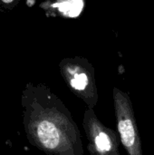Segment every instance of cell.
<instances>
[{"instance_id":"cell-1","label":"cell","mask_w":154,"mask_h":155,"mask_svg":"<svg viewBox=\"0 0 154 155\" xmlns=\"http://www.w3.org/2000/svg\"><path fill=\"white\" fill-rule=\"evenodd\" d=\"M28 143L47 155H84L82 135L71 112L46 85L27 84L21 94Z\"/></svg>"},{"instance_id":"cell-2","label":"cell","mask_w":154,"mask_h":155,"mask_svg":"<svg viewBox=\"0 0 154 155\" xmlns=\"http://www.w3.org/2000/svg\"><path fill=\"white\" fill-rule=\"evenodd\" d=\"M113 98L117 131L126 155H143L140 132L129 94L114 88Z\"/></svg>"},{"instance_id":"cell-3","label":"cell","mask_w":154,"mask_h":155,"mask_svg":"<svg viewBox=\"0 0 154 155\" xmlns=\"http://www.w3.org/2000/svg\"><path fill=\"white\" fill-rule=\"evenodd\" d=\"M83 128L86 135L90 155H120V136L105 126L97 117L94 109L87 108L84 114Z\"/></svg>"},{"instance_id":"cell-4","label":"cell","mask_w":154,"mask_h":155,"mask_svg":"<svg viewBox=\"0 0 154 155\" xmlns=\"http://www.w3.org/2000/svg\"><path fill=\"white\" fill-rule=\"evenodd\" d=\"M63 77L72 93L81 99L87 108L94 109L99 94L92 69L81 63H65L61 68Z\"/></svg>"},{"instance_id":"cell-5","label":"cell","mask_w":154,"mask_h":155,"mask_svg":"<svg viewBox=\"0 0 154 155\" xmlns=\"http://www.w3.org/2000/svg\"><path fill=\"white\" fill-rule=\"evenodd\" d=\"M60 13L68 17H77L84 9L83 0H58L54 5Z\"/></svg>"},{"instance_id":"cell-6","label":"cell","mask_w":154,"mask_h":155,"mask_svg":"<svg viewBox=\"0 0 154 155\" xmlns=\"http://www.w3.org/2000/svg\"><path fill=\"white\" fill-rule=\"evenodd\" d=\"M4 3H5V4H9V3H11V2H13L14 0H2Z\"/></svg>"}]
</instances>
